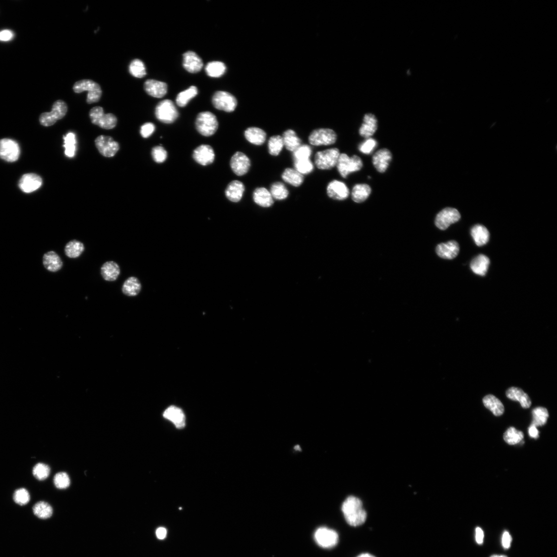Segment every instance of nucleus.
<instances>
[{
	"label": "nucleus",
	"instance_id": "nucleus-1",
	"mask_svg": "<svg viewBox=\"0 0 557 557\" xmlns=\"http://www.w3.org/2000/svg\"><path fill=\"white\" fill-rule=\"evenodd\" d=\"M342 510L346 522L350 525L359 526L367 520V513L363 506V503L355 496H349L345 499Z\"/></svg>",
	"mask_w": 557,
	"mask_h": 557
},
{
	"label": "nucleus",
	"instance_id": "nucleus-2",
	"mask_svg": "<svg viewBox=\"0 0 557 557\" xmlns=\"http://www.w3.org/2000/svg\"><path fill=\"white\" fill-rule=\"evenodd\" d=\"M75 93L87 91L86 101L88 104L99 102L102 95V90L99 84L93 80L84 79L75 83L73 87Z\"/></svg>",
	"mask_w": 557,
	"mask_h": 557
},
{
	"label": "nucleus",
	"instance_id": "nucleus-3",
	"mask_svg": "<svg viewBox=\"0 0 557 557\" xmlns=\"http://www.w3.org/2000/svg\"><path fill=\"white\" fill-rule=\"evenodd\" d=\"M196 126L202 135L210 136L217 130L218 123L215 115L210 112H204L198 114Z\"/></svg>",
	"mask_w": 557,
	"mask_h": 557
},
{
	"label": "nucleus",
	"instance_id": "nucleus-4",
	"mask_svg": "<svg viewBox=\"0 0 557 557\" xmlns=\"http://www.w3.org/2000/svg\"><path fill=\"white\" fill-rule=\"evenodd\" d=\"M68 111V106L65 102L59 100L54 103L51 112H46L41 114L40 122L45 126H50L55 124L57 121L66 116Z\"/></svg>",
	"mask_w": 557,
	"mask_h": 557
},
{
	"label": "nucleus",
	"instance_id": "nucleus-5",
	"mask_svg": "<svg viewBox=\"0 0 557 557\" xmlns=\"http://www.w3.org/2000/svg\"><path fill=\"white\" fill-rule=\"evenodd\" d=\"M89 117L92 123L101 128L111 129L118 124L116 116L111 113L105 114L101 107H96L89 112Z\"/></svg>",
	"mask_w": 557,
	"mask_h": 557
},
{
	"label": "nucleus",
	"instance_id": "nucleus-6",
	"mask_svg": "<svg viewBox=\"0 0 557 557\" xmlns=\"http://www.w3.org/2000/svg\"><path fill=\"white\" fill-rule=\"evenodd\" d=\"M363 165L361 159L357 155L351 158L346 154L342 153L336 166L341 176L346 178L349 174L360 171Z\"/></svg>",
	"mask_w": 557,
	"mask_h": 557
},
{
	"label": "nucleus",
	"instance_id": "nucleus-7",
	"mask_svg": "<svg viewBox=\"0 0 557 557\" xmlns=\"http://www.w3.org/2000/svg\"><path fill=\"white\" fill-rule=\"evenodd\" d=\"M340 154L339 150L337 148L319 151L315 154V165L321 170H331L336 166Z\"/></svg>",
	"mask_w": 557,
	"mask_h": 557
},
{
	"label": "nucleus",
	"instance_id": "nucleus-8",
	"mask_svg": "<svg viewBox=\"0 0 557 557\" xmlns=\"http://www.w3.org/2000/svg\"><path fill=\"white\" fill-rule=\"evenodd\" d=\"M179 114L173 102L165 100L160 102L155 109V116L161 122L172 124L178 118Z\"/></svg>",
	"mask_w": 557,
	"mask_h": 557
},
{
	"label": "nucleus",
	"instance_id": "nucleus-9",
	"mask_svg": "<svg viewBox=\"0 0 557 557\" xmlns=\"http://www.w3.org/2000/svg\"><path fill=\"white\" fill-rule=\"evenodd\" d=\"M337 135L333 129L321 128L315 129L309 137L310 144L315 146H329L335 143Z\"/></svg>",
	"mask_w": 557,
	"mask_h": 557
},
{
	"label": "nucleus",
	"instance_id": "nucleus-10",
	"mask_svg": "<svg viewBox=\"0 0 557 557\" xmlns=\"http://www.w3.org/2000/svg\"><path fill=\"white\" fill-rule=\"evenodd\" d=\"M20 154V147L16 141L8 138L0 140V158L14 162L18 160Z\"/></svg>",
	"mask_w": 557,
	"mask_h": 557
},
{
	"label": "nucleus",
	"instance_id": "nucleus-11",
	"mask_svg": "<svg viewBox=\"0 0 557 557\" xmlns=\"http://www.w3.org/2000/svg\"><path fill=\"white\" fill-rule=\"evenodd\" d=\"M314 539L317 545L322 548L330 549L335 547L339 541V535L335 531L326 527L317 529Z\"/></svg>",
	"mask_w": 557,
	"mask_h": 557
},
{
	"label": "nucleus",
	"instance_id": "nucleus-12",
	"mask_svg": "<svg viewBox=\"0 0 557 557\" xmlns=\"http://www.w3.org/2000/svg\"><path fill=\"white\" fill-rule=\"evenodd\" d=\"M212 103L216 109L226 112L234 111L238 105L237 99L231 94L224 91L216 92L213 97Z\"/></svg>",
	"mask_w": 557,
	"mask_h": 557
},
{
	"label": "nucleus",
	"instance_id": "nucleus-13",
	"mask_svg": "<svg viewBox=\"0 0 557 557\" xmlns=\"http://www.w3.org/2000/svg\"><path fill=\"white\" fill-rule=\"evenodd\" d=\"M95 145L103 156L107 158L113 157L120 149L119 142L109 136H99L95 140Z\"/></svg>",
	"mask_w": 557,
	"mask_h": 557
},
{
	"label": "nucleus",
	"instance_id": "nucleus-14",
	"mask_svg": "<svg viewBox=\"0 0 557 557\" xmlns=\"http://www.w3.org/2000/svg\"><path fill=\"white\" fill-rule=\"evenodd\" d=\"M460 218L461 215L457 209L447 208L437 215L435 224L438 229L445 230L451 225L458 222Z\"/></svg>",
	"mask_w": 557,
	"mask_h": 557
},
{
	"label": "nucleus",
	"instance_id": "nucleus-15",
	"mask_svg": "<svg viewBox=\"0 0 557 557\" xmlns=\"http://www.w3.org/2000/svg\"><path fill=\"white\" fill-rule=\"evenodd\" d=\"M230 165L235 174L237 176H242L248 172L251 162L247 155L242 152H237L233 155Z\"/></svg>",
	"mask_w": 557,
	"mask_h": 557
},
{
	"label": "nucleus",
	"instance_id": "nucleus-16",
	"mask_svg": "<svg viewBox=\"0 0 557 557\" xmlns=\"http://www.w3.org/2000/svg\"><path fill=\"white\" fill-rule=\"evenodd\" d=\"M327 192L330 198L339 201L346 199L350 194L347 186L344 183L338 180L331 181L327 186Z\"/></svg>",
	"mask_w": 557,
	"mask_h": 557
},
{
	"label": "nucleus",
	"instance_id": "nucleus-17",
	"mask_svg": "<svg viewBox=\"0 0 557 557\" xmlns=\"http://www.w3.org/2000/svg\"><path fill=\"white\" fill-rule=\"evenodd\" d=\"M42 184L43 180L40 176L35 174H27L21 178L19 186L22 191L31 193L40 188Z\"/></svg>",
	"mask_w": 557,
	"mask_h": 557
},
{
	"label": "nucleus",
	"instance_id": "nucleus-18",
	"mask_svg": "<svg viewBox=\"0 0 557 557\" xmlns=\"http://www.w3.org/2000/svg\"><path fill=\"white\" fill-rule=\"evenodd\" d=\"M193 158L196 162L201 165H208L214 162L215 153L213 149L210 146L202 145L194 150Z\"/></svg>",
	"mask_w": 557,
	"mask_h": 557
},
{
	"label": "nucleus",
	"instance_id": "nucleus-19",
	"mask_svg": "<svg viewBox=\"0 0 557 557\" xmlns=\"http://www.w3.org/2000/svg\"><path fill=\"white\" fill-rule=\"evenodd\" d=\"M392 159L391 152L387 149H382L373 155L372 163L378 172L383 173L387 170Z\"/></svg>",
	"mask_w": 557,
	"mask_h": 557
},
{
	"label": "nucleus",
	"instance_id": "nucleus-20",
	"mask_svg": "<svg viewBox=\"0 0 557 557\" xmlns=\"http://www.w3.org/2000/svg\"><path fill=\"white\" fill-rule=\"evenodd\" d=\"M165 419L172 422L178 429H182L186 426V416L182 409L171 406L167 408L163 413Z\"/></svg>",
	"mask_w": 557,
	"mask_h": 557
},
{
	"label": "nucleus",
	"instance_id": "nucleus-21",
	"mask_svg": "<svg viewBox=\"0 0 557 557\" xmlns=\"http://www.w3.org/2000/svg\"><path fill=\"white\" fill-rule=\"evenodd\" d=\"M436 251L439 257L451 260L458 255L459 252V246L455 241H449L446 243L439 244L437 246Z\"/></svg>",
	"mask_w": 557,
	"mask_h": 557
},
{
	"label": "nucleus",
	"instance_id": "nucleus-22",
	"mask_svg": "<svg viewBox=\"0 0 557 557\" xmlns=\"http://www.w3.org/2000/svg\"><path fill=\"white\" fill-rule=\"evenodd\" d=\"M183 65L188 72L195 73L201 70L203 64L201 58L196 53L188 51L184 55Z\"/></svg>",
	"mask_w": 557,
	"mask_h": 557
},
{
	"label": "nucleus",
	"instance_id": "nucleus-23",
	"mask_svg": "<svg viewBox=\"0 0 557 557\" xmlns=\"http://www.w3.org/2000/svg\"><path fill=\"white\" fill-rule=\"evenodd\" d=\"M378 127V122L375 116L372 114H367L365 116L364 123L359 129L360 135L366 138L371 137Z\"/></svg>",
	"mask_w": 557,
	"mask_h": 557
},
{
	"label": "nucleus",
	"instance_id": "nucleus-24",
	"mask_svg": "<svg viewBox=\"0 0 557 557\" xmlns=\"http://www.w3.org/2000/svg\"><path fill=\"white\" fill-rule=\"evenodd\" d=\"M144 89L150 96L161 98L167 94V85L164 82L150 79L145 82Z\"/></svg>",
	"mask_w": 557,
	"mask_h": 557
},
{
	"label": "nucleus",
	"instance_id": "nucleus-25",
	"mask_svg": "<svg viewBox=\"0 0 557 557\" xmlns=\"http://www.w3.org/2000/svg\"><path fill=\"white\" fill-rule=\"evenodd\" d=\"M121 274L119 265L114 261H108L103 264L101 268V275L107 281L113 282L118 279Z\"/></svg>",
	"mask_w": 557,
	"mask_h": 557
},
{
	"label": "nucleus",
	"instance_id": "nucleus-26",
	"mask_svg": "<svg viewBox=\"0 0 557 557\" xmlns=\"http://www.w3.org/2000/svg\"><path fill=\"white\" fill-rule=\"evenodd\" d=\"M44 267L48 271L56 273L60 270L63 266L61 257L55 251H51L45 253L43 258Z\"/></svg>",
	"mask_w": 557,
	"mask_h": 557
},
{
	"label": "nucleus",
	"instance_id": "nucleus-27",
	"mask_svg": "<svg viewBox=\"0 0 557 557\" xmlns=\"http://www.w3.org/2000/svg\"><path fill=\"white\" fill-rule=\"evenodd\" d=\"M244 191L245 186L241 181H233L228 186L225 193L230 201L238 202L242 199Z\"/></svg>",
	"mask_w": 557,
	"mask_h": 557
},
{
	"label": "nucleus",
	"instance_id": "nucleus-28",
	"mask_svg": "<svg viewBox=\"0 0 557 557\" xmlns=\"http://www.w3.org/2000/svg\"><path fill=\"white\" fill-rule=\"evenodd\" d=\"M253 199L256 204L263 208H269L274 203L270 191L264 187L256 188L253 192Z\"/></svg>",
	"mask_w": 557,
	"mask_h": 557
},
{
	"label": "nucleus",
	"instance_id": "nucleus-29",
	"mask_svg": "<svg viewBox=\"0 0 557 557\" xmlns=\"http://www.w3.org/2000/svg\"><path fill=\"white\" fill-rule=\"evenodd\" d=\"M506 396L512 400L519 401L524 409L529 408L532 405V401L528 395L520 388L510 387L506 392Z\"/></svg>",
	"mask_w": 557,
	"mask_h": 557
},
{
	"label": "nucleus",
	"instance_id": "nucleus-30",
	"mask_svg": "<svg viewBox=\"0 0 557 557\" xmlns=\"http://www.w3.org/2000/svg\"><path fill=\"white\" fill-rule=\"evenodd\" d=\"M245 136L251 144L257 146L263 145L266 139V132L262 129L256 127H251L246 129Z\"/></svg>",
	"mask_w": 557,
	"mask_h": 557
},
{
	"label": "nucleus",
	"instance_id": "nucleus-31",
	"mask_svg": "<svg viewBox=\"0 0 557 557\" xmlns=\"http://www.w3.org/2000/svg\"><path fill=\"white\" fill-rule=\"evenodd\" d=\"M489 258L485 255L476 257L471 263V268L475 274L484 276L486 275L490 265Z\"/></svg>",
	"mask_w": 557,
	"mask_h": 557
},
{
	"label": "nucleus",
	"instance_id": "nucleus-32",
	"mask_svg": "<svg viewBox=\"0 0 557 557\" xmlns=\"http://www.w3.org/2000/svg\"><path fill=\"white\" fill-rule=\"evenodd\" d=\"M483 403L486 408L493 413L495 416L499 417L503 414L504 411L503 405L495 396L487 395L483 399Z\"/></svg>",
	"mask_w": 557,
	"mask_h": 557
},
{
	"label": "nucleus",
	"instance_id": "nucleus-33",
	"mask_svg": "<svg viewBox=\"0 0 557 557\" xmlns=\"http://www.w3.org/2000/svg\"><path fill=\"white\" fill-rule=\"evenodd\" d=\"M141 290V283L135 277L128 278L124 281L122 287L123 294L128 297L136 296L140 292Z\"/></svg>",
	"mask_w": 557,
	"mask_h": 557
},
{
	"label": "nucleus",
	"instance_id": "nucleus-34",
	"mask_svg": "<svg viewBox=\"0 0 557 557\" xmlns=\"http://www.w3.org/2000/svg\"><path fill=\"white\" fill-rule=\"evenodd\" d=\"M471 235L478 246H483L489 242L490 233L484 226L477 225L471 229Z\"/></svg>",
	"mask_w": 557,
	"mask_h": 557
},
{
	"label": "nucleus",
	"instance_id": "nucleus-35",
	"mask_svg": "<svg viewBox=\"0 0 557 557\" xmlns=\"http://www.w3.org/2000/svg\"><path fill=\"white\" fill-rule=\"evenodd\" d=\"M282 178L284 182L295 187L300 186L304 181V177L303 175L296 170L290 168L284 170L282 175Z\"/></svg>",
	"mask_w": 557,
	"mask_h": 557
},
{
	"label": "nucleus",
	"instance_id": "nucleus-36",
	"mask_svg": "<svg viewBox=\"0 0 557 557\" xmlns=\"http://www.w3.org/2000/svg\"><path fill=\"white\" fill-rule=\"evenodd\" d=\"M284 146L289 151L294 152L302 145V140L298 137L293 129H289L285 131L282 136Z\"/></svg>",
	"mask_w": 557,
	"mask_h": 557
},
{
	"label": "nucleus",
	"instance_id": "nucleus-37",
	"mask_svg": "<svg viewBox=\"0 0 557 557\" xmlns=\"http://www.w3.org/2000/svg\"><path fill=\"white\" fill-rule=\"evenodd\" d=\"M84 250V244L76 240L69 242L64 248V253L70 258H76L80 257Z\"/></svg>",
	"mask_w": 557,
	"mask_h": 557
},
{
	"label": "nucleus",
	"instance_id": "nucleus-38",
	"mask_svg": "<svg viewBox=\"0 0 557 557\" xmlns=\"http://www.w3.org/2000/svg\"><path fill=\"white\" fill-rule=\"evenodd\" d=\"M371 192V189L369 185L366 184L356 185L352 190V199L357 203L364 202L369 198Z\"/></svg>",
	"mask_w": 557,
	"mask_h": 557
},
{
	"label": "nucleus",
	"instance_id": "nucleus-39",
	"mask_svg": "<svg viewBox=\"0 0 557 557\" xmlns=\"http://www.w3.org/2000/svg\"><path fill=\"white\" fill-rule=\"evenodd\" d=\"M198 94V89L196 86H191L183 92H181L176 98L177 104L180 107H185L194 97Z\"/></svg>",
	"mask_w": 557,
	"mask_h": 557
},
{
	"label": "nucleus",
	"instance_id": "nucleus-40",
	"mask_svg": "<svg viewBox=\"0 0 557 557\" xmlns=\"http://www.w3.org/2000/svg\"><path fill=\"white\" fill-rule=\"evenodd\" d=\"M226 66L221 62L214 61L209 62L205 67L207 74L212 77H219L224 74Z\"/></svg>",
	"mask_w": 557,
	"mask_h": 557
},
{
	"label": "nucleus",
	"instance_id": "nucleus-41",
	"mask_svg": "<svg viewBox=\"0 0 557 557\" xmlns=\"http://www.w3.org/2000/svg\"><path fill=\"white\" fill-rule=\"evenodd\" d=\"M34 514L41 519H47L53 514V508L45 501L36 503L33 507Z\"/></svg>",
	"mask_w": 557,
	"mask_h": 557
},
{
	"label": "nucleus",
	"instance_id": "nucleus-42",
	"mask_svg": "<svg viewBox=\"0 0 557 557\" xmlns=\"http://www.w3.org/2000/svg\"><path fill=\"white\" fill-rule=\"evenodd\" d=\"M524 436L522 432L517 431L514 427H511L504 433L503 439L508 444L514 445L520 443L523 441Z\"/></svg>",
	"mask_w": 557,
	"mask_h": 557
},
{
	"label": "nucleus",
	"instance_id": "nucleus-43",
	"mask_svg": "<svg viewBox=\"0 0 557 557\" xmlns=\"http://www.w3.org/2000/svg\"><path fill=\"white\" fill-rule=\"evenodd\" d=\"M270 192L273 199L283 200L288 198L289 192L287 187L280 182H277L271 186Z\"/></svg>",
	"mask_w": 557,
	"mask_h": 557
},
{
	"label": "nucleus",
	"instance_id": "nucleus-44",
	"mask_svg": "<svg viewBox=\"0 0 557 557\" xmlns=\"http://www.w3.org/2000/svg\"><path fill=\"white\" fill-rule=\"evenodd\" d=\"M532 414L533 420L532 425L536 427L542 426L547 423L549 414L546 408L541 407L536 408L533 410Z\"/></svg>",
	"mask_w": 557,
	"mask_h": 557
},
{
	"label": "nucleus",
	"instance_id": "nucleus-45",
	"mask_svg": "<svg viewBox=\"0 0 557 557\" xmlns=\"http://www.w3.org/2000/svg\"><path fill=\"white\" fill-rule=\"evenodd\" d=\"M284 143L282 137L275 135L271 137L268 141V147L269 153L273 156H278L282 150Z\"/></svg>",
	"mask_w": 557,
	"mask_h": 557
},
{
	"label": "nucleus",
	"instance_id": "nucleus-46",
	"mask_svg": "<svg viewBox=\"0 0 557 557\" xmlns=\"http://www.w3.org/2000/svg\"><path fill=\"white\" fill-rule=\"evenodd\" d=\"M128 70L129 72L137 78H142L147 74L144 62L139 59H135L131 62Z\"/></svg>",
	"mask_w": 557,
	"mask_h": 557
},
{
	"label": "nucleus",
	"instance_id": "nucleus-47",
	"mask_svg": "<svg viewBox=\"0 0 557 557\" xmlns=\"http://www.w3.org/2000/svg\"><path fill=\"white\" fill-rule=\"evenodd\" d=\"M64 145L65 148L64 154L69 158H73L75 154L76 140L75 135L72 132L68 133L63 137Z\"/></svg>",
	"mask_w": 557,
	"mask_h": 557
},
{
	"label": "nucleus",
	"instance_id": "nucleus-48",
	"mask_svg": "<svg viewBox=\"0 0 557 557\" xmlns=\"http://www.w3.org/2000/svg\"><path fill=\"white\" fill-rule=\"evenodd\" d=\"M294 161L309 159L312 153L311 147L307 145H301L293 152Z\"/></svg>",
	"mask_w": 557,
	"mask_h": 557
},
{
	"label": "nucleus",
	"instance_id": "nucleus-49",
	"mask_svg": "<svg viewBox=\"0 0 557 557\" xmlns=\"http://www.w3.org/2000/svg\"><path fill=\"white\" fill-rule=\"evenodd\" d=\"M294 167L303 175L311 173L314 170V165L309 159L294 161Z\"/></svg>",
	"mask_w": 557,
	"mask_h": 557
},
{
	"label": "nucleus",
	"instance_id": "nucleus-50",
	"mask_svg": "<svg viewBox=\"0 0 557 557\" xmlns=\"http://www.w3.org/2000/svg\"><path fill=\"white\" fill-rule=\"evenodd\" d=\"M50 473L49 466L46 464L39 463L34 467L33 474L39 481H44L47 479Z\"/></svg>",
	"mask_w": 557,
	"mask_h": 557
},
{
	"label": "nucleus",
	"instance_id": "nucleus-51",
	"mask_svg": "<svg viewBox=\"0 0 557 557\" xmlns=\"http://www.w3.org/2000/svg\"><path fill=\"white\" fill-rule=\"evenodd\" d=\"M54 483L57 488L65 489L69 487L70 485V478L66 473H59L55 476Z\"/></svg>",
	"mask_w": 557,
	"mask_h": 557
},
{
	"label": "nucleus",
	"instance_id": "nucleus-52",
	"mask_svg": "<svg viewBox=\"0 0 557 557\" xmlns=\"http://www.w3.org/2000/svg\"><path fill=\"white\" fill-rule=\"evenodd\" d=\"M13 498L16 503L23 506L30 501V496L28 490L24 488H21L15 492Z\"/></svg>",
	"mask_w": 557,
	"mask_h": 557
},
{
	"label": "nucleus",
	"instance_id": "nucleus-53",
	"mask_svg": "<svg viewBox=\"0 0 557 557\" xmlns=\"http://www.w3.org/2000/svg\"><path fill=\"white\" fill-rule=\"evenodd\" d=\"M377 146L376 140L371 137L367 139L361 143L359 147L360 152L366 154H371Z\"/></svg>",
	"mask_w": 557,
	"mask_h": 557
},
{
	"label": "nucleus",
	"instance_id": "nucleus-54",
	"mask_svg": "<svg viewBox=\"0 0 557 557\" xmlns=\"http://www.w3.org/2000/svg\"><path fill=\"white\" fill-rule=\"evenodd\" d=\"M152 155L155 162L162 163L165 161L167 157V151L161 146L155 147L152 149Z\"/></svg>",
	"mask_w": 557,
	"mask_h": 557
},
{
	"label": "nucleus",
	"instance_id": "nucleus-55",
	"mask_svg": "<svg viewBox=\"0 0 557 557\" xmlns=\"http://www.w3.org/2000/svg\"><path fill=\"white\" fill-rule=\"evenodd\" d=\"M155 125L152 123H146L142 125L140 128V134L142 137H150L155 130Z\"/></svg>",
	"mask_w": 557,
	"mask_h": 557
},
{
	"label": "nucleus",
	"instance_id": "nucleus-56",
	"mask_svg": "<svg viewBox=\"0 0 557 557\" xmlns=\"http://www.w3.org/2000/svg\"><path fill=\"white\" fill-rule=\"evenodd\" d=\"M14 36V32L9 30H4L0 31V42H10L13 40Z\"/></svg>",
	"mask_w": 557,
	"mask_h": 557
},
{
	"label": "nucleus",
	"instance_id": "nucleus-57",
	"mask_svg": "<svg viewBox=\"0 0 557 557\" xmlns=\"http://www.w3.org/2000/svg\"><path fill=\"white\" fill-rule=\"evenodd\" d=\"M512 538L508 532H504L502 538V544L504 549H508L511 545Z\"/></svg>",
	"mask_w": 557,
	"mask_h": 557
},
{
	"label": "nucleus",
	"instance_id": "nucleus-58",
	"mask_svg": "<svg viewBox=\"0 0 557 557\" xmlns=\"http://www.w3.org/2000/svg\"><path fill=\"white\" fill-rule=\"evenodd\" d=\"M484 534L483 530L480 527L476 529V540L479 545H482L484 541Z\"/></svg>",
	"mask_w": 557,
	"mask_h": 557
},
{
	"label": "nucleus",
	"instance_id": "nucleus-59",
	"mask_svg": "<svg viewBox=\"0 0 557 557\" xmlns=\"http://www.w3.org/2000/svg\"><path fill=\"white\" fill-rule=\"evenodd\" d=\"M528 433L531 437L537 439L539 437V433L537 429V427L533 425H531L529 427Z\"/></svg>",
	"mask_w": 557,
	"mask_h": 557
},
{
	"label": "nucleus",
	"instance_id": "nucleus-60",
	"mask_svg": "<svg viewBox=\"0 0 557 557\" xmlns=\"http://www.w3.org/2000/svg\"><path fill=\"white\" fill-rule=\"evenodd\" d=\"M156 534L158 539L163 540L166 536V530L164 528H159L157 530Z\"/></svg>",
	"mask_w": 557,
	"mask_h": 557
},
{
	"label": "nucleus",
	"instance_id": "nucleus-61",
	"mask_svg": "<svg viewBox=\"0 0 557 557\" xmlns=\"http://www.w3.org/2000/svg\"><path fill=\"white\" fill-rule=\"evenodd\" d=\"M358 557H374L370 555V554H362V555H360Z\"/></svg>",
	"mask_w": 557,
	"mask_h": 557
},
{
	"label": "nucleus",
	"instance_id": "nucleus-62",
	"mask_svg": "<svg viewBox=\"0 0 557 557\" xmlns=\"http://www.w3.org/2000/svg\"><path fill=\"white\" fill-rule=\"evenodd\" d=\"M490 557H508L506 556H504V555H500V556L499 555H494V556H491Z\"/></svg>",
	"mask_w": 557,
	"mask_h": 557
}]
</instances>
